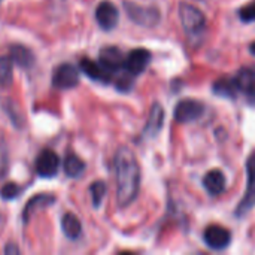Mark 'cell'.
<instances>
[{"label": "cell", "mask_w": 255, "mask_h": 255, "mask_svg": "<svg viewBox=\"0 0 255 255\" xmlns=\"http://www.w3.org/2000/svg\"><path fill=\"white\" fill-rule=\"evenodd\" d=\"M117 176V203L120 208L130 206L139 196L140 190V166L134 152L121 146L114 157Z\"/></svg>", "instance_id": "6da1fadb"}, {"label": "cell", "mask_w": 255, "mask_h": 255, "mask_svg": "<svg viewBox=\"0 0 255 255\" xmlns=\"http://www.w3.org/2000/svg\"><path fill=\"white\" fill-rule=\"evenodd\" d=\"M124 9L128 18L137 25L151 28L160 22V10L155 6H140L137 3L124 1Z\"/></svg>", "instance_id": "7a4b0ae2"}, {"label": "cell", "mask_w": 255, "mask_h": 255, "mask_svg": "<svg viewBox=\"0 0 255 255\" xmlns=\"http://www.w3.org/2000/svg\"><path fill=\"white\" fill-rule=\"evenodd\" d=\"M206 106L196 99H184L175 106V120L181 124H188L200 120L205 115Z\"/></svg>", "instance_id": "3957f363"}, {"label": "cell", "mask_w": 255, "mask_h": 255, "mask_svg": "<svg viewBox=\"0 0 255 255\" xmlns=\"http://www.w3.org/2000/svg\"><path fill=\"white\" fill-rule=\"evenodd\" d=\"M179 16H181V22L187 33L196 34V33L202 31L206 25L205 13L193 4L182 3L179 6Z\"/></svg>", "instance_id": "277c9868"}, {"label": "cell", "mask_w": 255, "mask_h": 255, "mask_svg": "<svg viewBox=\"0 0 255 255\" xmlns=\"http://www.w3.org/2000/svg\"><path fill=\"white\" fill-rule=\"evenodd\" d=\"M247 173H248V185H247L245 196L236 209L238 217H244L255 206V151L250 155L247 161Z\"/></svg>", "instance_id": "5b68a950"}, {"label": "cell", "mask_w": 255, "mask_h": 255, "mask_svg": "<svg viewBox=\"0 0 255 255\" xmlns=\"http://www.w3.org/2000/svg\"><path fill=\"white\" fill-rule=\"evenodd\" d=\"M79 84V72L69 63L60 64L52 73V87L57 90H70Z\"/></svg>", "instance_id": "8992f818"}, {"label": "cell", "mask_w": 255, "mask_h": 255, "mask_svg": "<svg viewBox=\"0 0 255 255\" xmlns=\"http://www.w3.org/2000/svg\"><path fill=\"white\" fill-rule=\"evenodd\" d=\"M149 61H151V52L145 48H136L130 51L128 55L124 58L123 70L130 73L131 76H137L146 70Z\"/></svg>", "instance_id": "52a82bcc"}, {"label": "cell", "mask_w": 255, "mask_h": 255, "mask_svg": "<svg viewBox=\"0 0 255 255\" xmlns=\"http://www.w3.org/2000/svg\"><path fill=\"white\" fill-rule=\"evenodd\" d=\"M60 158L52 149H43L36 160V173L40 178H54L58 173Z\"/></svg>", "instance_id": "ba28073f"}, {"label": "cell", "mask_w": 255, "mask_h": 255, "mask_svg": "<svg viewBox=\"0 0 255 255\" xmlns=\"http://www.w3.org/2000/svg\"><path fill=\"white\" fill-rule=\"evenodd\" d=\"M203 239L209 248L220 251V250H226L230 245L232 235L227 229L217 226V224H212V226L206 227V230L203 233Z\"/></svg>", "instance_id": "9c48e42d"}, {"label": "cell", "mask_w": 255, "mask_h": 255, "mask_svg": "<svg viewBox=\"0 0 255 255\" xmlns=\"http://www.w3.org/2000/svg\"><path fill=\"white\" fill-rule=\"evenodd\" d=\"M96 19L103 30L109 31L117 27L120 21V12L112 1L105 0L99 3V6L96 7Z\"/></svg>", "instance_id": "30bf717a"}, {"label": "cell", "mask_w": 255, "mask_h": 255, "mask_svg": "<svg viewBox=\"0 0 255 255\" xmlns=\"http://www.w3.org/2000/svg\"><path fill=\"white\" fill-rule=\"evenodd\" d=\"M124 55L123 52L117 48V46H106L100 49L99 54V63L109 70L112 75L117 73L118 70H121L124 67Z\"/></svg>", "instance_id": "8fae6325"}, {"label": "cell", "mask_w": 255, "mask_h": 255, "mask_svg": "<svg viewBox=\"0 0 255 255\" xmlns=\"http://www.w3.org/2000/svg\"><path fill=\"white\" fill-rule=\"evenodd\" d=\"M79 67L90 79H94V81H99L103 84H108L112 79V73L109 70H106L99 61H94L91 58H87V57L82 58L79 61Z\"/></svg>", "instance_id": "7c38bea8"}, {"label": "cell", "mask_w": 255, "mask_h": 255, "mask_svg": "<svg viewBox=\"0 0 255 255\" xmlns=\"http://www.w3.org/2000/svg\"><path fill=\"white\" fill-rule=\"evenodd\" d=\"M239 93H244L247 96V99L250 100V103L255 105V70L254 69H248L244 67L238 72V75L235 76Z\"/></svg>", "instance_id": "4fadbf2b"}, {"label": "cell", "mask_w": 255, "mask_h": 255, "mask_svg": "<svg viewBox=\"0 0 255 255\" xmlns=\"http://www.w3.org/2000/svg\"><path fill=\"white\" fill-rule=\"evenodd\" d=\"M163 123H164V109L160 103H154L151 106L148 121H146V126L143 128V136L151 137V139L155 137L163 128Z\"/></svg>", "instance_id": "5bb4252c"}, {"label": "cell", "mask_w": 255, "mask_h": 255, "mask_svg": "<svg viewBox=\"0 0 255 255\" xmlns=\"http://www.w3.org/2000/svg\"><path fill=\"white\" fill-rule=\"evenodd\" d=\"M203 187L211 196H220L227 187V178L220 169L209 170L203 178Z\"/></svg>", "instance_id": "9a60e30c"}, {"label": "cell", "mask_w": 255, "mask_h": 255, "mask_svg": "<svg viewBox=\"0 0 255 255\" xmlns=\"http://www.w3.org/2000/svg\"><path fill=\"white\" fill-rule=\"evenodd\" d=\"M54 203H55V197L51 196V194H37V196H34L33 199H30L27 202V205H25V208L22 211V220H24V223H28L30 218L34 214H37L42 209L49 208Z\"/></svg>", "instance_id": "2e32d148"}, {"label": "cell", "mask_w": 255, "mask_h": 255, "mask_svg": "<svg viewBox=\"0 0 255 255\" xmlns=\"http://www.w3.org/2000/svg\"><path fill=\"white\" fill-rule=\"evenodd\" d=\"M9 57L12 58L13 64L22 69H30L34 64V54L24 45H12L9 48Z\"/></svg>", "instance_id": "e0dca14e"}, {"label": "cell", "mask_w": 255, "mask_h": 255, "mask_svg": "<svg viewBox=\"0 0 255 255\" xmlns=\"http://www.w3.org/2000/svg\"><path fill=\"white\" fill-rule=\"evenodd\" d=\"M214 93L217 96L226 99H236L239 94V88L235 78H221L214 82Z\"/></svg>", "instance_id": "ac0fdd59"}, {"label": "cell", "mask_w": 255, "mask_h": 255, "mask_svg": "<svg viewBox=\"0 0 255 255\" xmlns=\"http://www.w3.org/2000/svg\"><path fill=\"white\" fill-rule=\"evenodd\" d=\"M61 230L66 238L75 241L81 236L82 226H81V221L78 220V217L69 212V214H64L61 218Z\"/></svg>", "instance_id": "d6986e66"}, {"label": "cell", "mask_w": 255, "mask_h": 255, "mask_svg": "<svg viewBox=\"0 0 255 255\" xmlns=\"http://www.w3.org/2000/svg\"><path fill=\"white\" fill-rule=\"evenodd\" d=\"M63 167H64V173L69 178H79L85 170V163L75 152H67Z\"/></svg>", "instance_id": "ffe728a7"}, {"label": "cell", "mask_w": 255, "mask_h": 255, "mask_svg": "<svg viewBox=\"0 0 255 255\" xmlns=\"http://www.w3.org/2000/svg\"><path fill=\"white\" fill-rule=\"evenodd\" d=\"M13 61L10 57H0V88L9 87L12 84Z\"/></svg>", "instance_id": "44dd1931"}, {"label": "cell", "mask_w": 255, "mask_h": 255, "mask_svg": "<svg viewBox=\"0 0 255 255\" xmlns=\"http://www.w3.org/2000/svg\"><path fill=\"white\" fill-rule=\"evenodd\" d=\"M90 194H91V200H93V206L94 208H100L105 196H106V184L103 181H96L90 185Z\"/></svg>", "instance_id": "7402d4cb"}, {"label": "cell", "mask_w": 255, "mask_h": 255, "mask_svg": "<svg viewBox=\"0 0 255 255\" xmlns=\"http://www.w3.org/2000/svg\"><path fill=\"white\" fill-rule=\"evenodd\" d=\"M3 111L6 112V115L9 117V120L13 123V126H16V127H21V114H19V108H18V105L13 102V100H10V99H6L4 102H3Z\"/></svg>", "instance_id": "603a6c76"}, {"label": "cell", "mask_w": 255, "mask_h": 255, "mask_svg": "<svg viewBox=\"0 0 255 255\" xmlns=\"http://www.w3.org/2000/svg\"><path fill=\"white\" fill-rule=\"evenodd\" d=\"M19 193H21V188L13 182H7L0 188V197L3 200H13L19 196Z\"/></svg>", "instance_id": "cb8c5ba5"}, {"label": "cell", "mask_w": 255, "mask_h": 255, "mask_svg": "<svg viewBox=\"0 0 255 255\" xmlns=\"http://www.w3.org/2000/svg\"><path fill=\"white\" fill-rule=\"evenodd\" d=\"M239 16H241V19H242L244 22L255 21V0L239 10Z\"/></svg>", "instance_id": "d4e9b609"}, {"label": "cell", "mask_w": 255, "mask_h": 255, "mask_svg": "<svg viewBox=\"0 0 255 255\" xmlns=\"http://www.w3.org/2000/svg\"><path fill=\"white\" fill-rule=\"evenodd\" d=\"M6 164H7V148L3 137L0 136V167H4Z\"/></svg>", "instance_id": "484cf974"}, {"label": "cell", "mask_w": 255, "mask_h": 255, "mask_svg": "<svg viewBox=\"0 0 255 255\" xmlns=\"http://www.w3.org/2000/svg\"><path fill=\"white\" fill-rule=\"evenodd\" d=\"M19 254V250L13 245V244H9L7 247H6V250H4V254Z\"/></svg>", "instance_id": "4316f807"}, {"label": "cell", "mask_w": 255, "mask_h": 255, "mask_svg": "<svg viewBox=\"0 0 255 255\" xmlns=\"http://www.w3.org/2000/svg\"><path fill=\"white\" fill-rule=\"evenodd\" d=\"M250 51H251L253 55H255V42H253V43L250 45Z\"/></svg>", "instance_id": "83f0119b"}, {"label": "cell", "mask_w": 255, "mask_h": 255, "mask_svg": "<svg viewBox=\"0 0 255 255\" xmlns=\"http://www.w3.org/2000/svg\"><path fill=\"white\" fill-rule=\"evenodd\" d=\"M0 1H1V0H0Z\"/></svg>", "instance_id": "f1b7e54d"}]
</instances>
